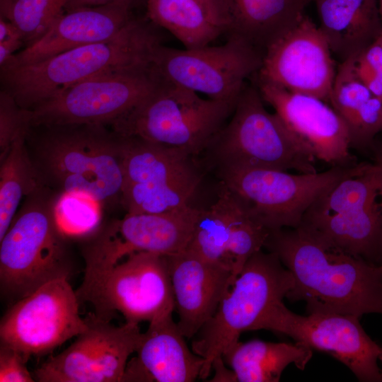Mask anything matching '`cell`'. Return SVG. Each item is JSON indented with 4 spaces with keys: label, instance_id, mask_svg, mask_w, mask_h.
I'll use <instances>...</instances> for the list:
<instances>
[{
    "label": "cell",
    "instance_id": "cell-37",
    "mask_svg": "<svg viewBox=\"0 0 382 382\" xmlns=\"http://www.w3.org/2000/svg\"><path fill=\"white\" fill-rule=\"evenodd\" d=\"M214 375L210 381L214 382H236L232 369L225 363L222 357L216 358L212 364V372Z\"/></svg>",
    "mask_w": 382,
    "mask_h": 382
},
{
    "label": "cell",
    "instance_id": "cell-23",
    "mask_svg": "<svg viewBox=\"0 0 382 382\" xmlns=\"http://www.w3.org/2000/svg\"><path fill=\"white\" fill-rule=\"evenodd\" d=\"M356 257L382 262V200L369 207L330 215H305L301 224Z\"/></svg>",
    "mask_w": 382,
    "mask_h": 382
},
{
    "label": "cell",
    "instance_id": "cell-26",
    "mask_svg": "<svg viewBox=\"0 0 382 382\" xmlns=\"http://www.w3.org/2000/svg\"><path fill=\"white\" fill-rule=\"evenodd\" d=\"M122 137L123 186L167 183L199 174L191 156L180 150L136 137Z\"/></svg>",
    "mask_w": 382,
    "mask_h": 382
},
{
    "label": "cell",
    "instance_id": "cell-38",
    "mask_svg": "<svg viewBox=\"0 0 382 382\" xmlns=\"http://www.w3.org/2000/svg\"><path fill=\"white\" fill-rule=\"evenodd\" d=\"M382 83V46L376 41L361 52Z\"/></svg>",
    "mask_w": 382,
    "mask_h": 382
},
{
    "label": "cell",
    "instance_id": "cell-10",
    "mask_svg": "<svg viewBox=\"0 0 382 382\" xmlns=\"http://www.w3.org/2000/svg\"><path fill=\"white\" fill-rule=\"evenodd\" d=\"M161 81L150 65L96 76L28 110L30 126H109L153 92Z\"/></svg>",
    "mask_w": 382,
    "mask_h": 382
},
{
    "label": "cell",
    "instance_id": "cell-46",
    "mask_svg": "<svg viewBox=\"0 0 382 382\" xmlns=\"http://www.w3.org/2000/svg\"><path fill=\"white\" fill-rule=\"evenodd\" d=\"M380 267H381V270H382V262H381V265H380Z\"/></svg>",
    "mask_w": 382,
    "mask_h": 382
},
{
    "label": "cell",
    "instance_id": "cell-31",
    "mask_svg": "<svg viewBox=\"0 0 382 382\" xmlns=\"http://www.w3.org/2000/svg\"><path fill=\"white\" fill-rule=\"evenodd\" d=\"M102 207L98 201L84 194H57L53 206L56 225L66 240H88L102 226Z\"/></svg>",
    "mask_w": 382,
    "mask_h": 382
},
{
    "label": "cell",
    "instance_id": "cell-25",
    "mask_svg": "<svg viewBox=\"0 0 382 382\" xmlns=\"http://www.w3.org/2000/svg\"><path fill=\"white\" fill-rule=\"evenodd\" d=\"M313 354L311 349L296 342L260 340L237 341L222 357L233 371L236 382H278L291 364L303 370Z\"/></svg>",
    "mask_w": 382,
    "mask_h": 382
},
{
    "label": "cell",
    "instance_id": "cell-35",
    "mask_svg": "<svg viewBox=\"0 0 382 382\" xmlns=\"http://www.w3.org/2000/svg\"><path fill=\"white\" fill-rule=\"evenodd\" d=\"M27 361L16 350L0 345V381L33 382L35 378L26 366Z\"/></svg>",
    "mask_w": 382,
    "mask_h": 382
},
{
    "label": "cell",
    "instance_id": "cell-9",
    "mask_svg": "<svg viewBox=\"0 0 382 382\" xmlns=\"http://www.w3.org/2000/svg\"><path fill=\"white\" fill-rule=\"evenodd\" d=\"M264 103L256 84L246 83L230 121L210 144L219 165L317 173L316 159L289 135L275 114L266 110Z\"/></svg>",
    "mask_w": 382,
    "mask_h": 382
},
{
    "label": "cell",
    "instance_id": "cell-22",
    "mask_svg": "<svg viewBox=\"0 0 382 382\" xmlns=\"http://www.w3.org/2000/svg\"><path fill=\"white\" fill-rule=\"evenodd\" d=\"M200 212L189 204L160 214L127 213L117 220V236L130 253L175 255L187 248Z\"/></svg>",
    "mask_w": 382,
    "mask_h": 382
},
{
    "label": "cell",
    "instance_id": "cell-7",
    "mask_svg": "<svg viewBox=\"0 0 382 382\" xmlns=\"http://www.w3.org/2000/svg\"><path fill=\"white\" fill-rule=\"evenodd\" d=\"M293 277L273 253H255L245 263L214 315L192 342L204 359L199 378L212 373L214 360L239 340L242 332L255 330L258 322L292 288Z\"/></svg>",
    "mask_w": 382,
    "mask_h": 382
},
{
    "label": "cell",
    "instance_id": "cell-13",
    "mask_svg": "<svg viewBox=\"0 0 382 382\" xmlns=\"http://www.w3.org/2000/svg\"><path fill=\"white\" fill-rule=\"evenodd\" d=\"M353 315L335 312L296 314L283 301L274 304L256 326L286 335L296 342L325 352L345 365L359 381L382 382L378 366L381 346L366 334Z\"/></svg>",
    "mask_w": 382,
    "mask_h": 382
},
{
    "label": "cell",
    "instance_id": "cell-12",
    "mask_svg": "<svg viewBox=\"0 0 382 382\" xmlns=\"http://www.w3.org/2000/svg\"><path fill=\"white\" fill-rule=\"evenodd\" d=\"M80 302L67 278L52 280L14 302L0 321V345L28 361L50 353L87 328Z\"/></svg>",
    "mask_w": 382,
    "mask_h": 382
},
{
    "label": "cell",
    "instance_id": "cell-45",
    "mask_svg": "<svg viewBox=\"0 0 382 382\" xmlns=\"http://www.w3.org/2000/svg\"><path fill=\"white\" fill-rule=\"evenodd\" d=\"M377 42L382 46V35L380 37V38L377 40Z\"/></svg>",
    "mask_w": 382,
    "mask_h": 382
},
{
    "label": "cell",
    "instance_id": "cell-15",
    "mask_svg": "<svg viewBox=\"0 0 382 382\" xmlns=\"http://www.w3.org/2000/svg\"><path fill=\"white\" fill-rule=\"evenodd\" d=\"M336 71L325 36L318 25L304 15L267 48L260 68L251 78L330 104Z\"/></svg>",
    "mask_w": 382,
    "mask_h": 382
},
{
    "label": "cell",
    "instance_id": "cell-24",
    "mask_svg": "<svg viewBox=\"0 0 382 382\" xmlns=\"http://www.w3.org/2000/svg\"><path fill=\"white\" fill-rule=\"evenodd\" d=\"M354 57L337 66L330 105L347 126L351 148L373 151L382 132V100L357 77Z\"/></svg>",
    "mask_w": 382,
    "mask_h": 382
},
{
    "label": "cell",
    "instance_id": "cell-42",
    "mask_svg": "<svg viewBox=\"0 0 382 382\" xmlns=\"http://www.w3.org/2000/svg\"><path fill=\"white\" fill-rule=\"evenodd\" d=\"M205 7L212 18L220 23L222 27V22L220 13V9L217 0H198ZM224 28V27H223Z\"/></svg>",
    "mask_w": 382,
    "mask_h": 382
},
{
    "label": "cell",
    "instance_id": "cell-16",
    "mask_svg": "<svg viewBox=\"0 0 382 382\" xmlns=\"http://www.w3.org/2000/svg\"><path fill=\"white\" fill-rule=\"evenodd\" d=\"M289 135L316 160L331 166L357 163L347 125L329 103L252 78Z\"/></svg>",
    "mask_w": 382,
    "mask_h": 382
},
{
    "label": "cell",
    "instance_id": "cell-39",
    "mask_svg": "<svg viewBox=\"0 0 382 382\" xmlns=\"http://www.w3.org/2000/svg\"><path fill=\"white\" fill-rule=\"evenodd\" d=\"M23 44L21 36H16L0 42V66L6 63Z\"/></svg>",
    "mask_w": 382,
    "mask_h": 382
},
{
    "label": "cell",
    "instance_id": "cell-40",
    "mask_svg": "<svg viewBox=\"0 0 382 382\" xmlns=\"http://www.w3.org/2000/svg\"><path fill=\"white\" fill-rule=\"evenodd\" d=\"M16 36L22 37L21 33L19 31V30L11 22L1 17L0 18V42L16 37Z\"/></svg>",
    "mask_w": 382,
    "mask_h": 382
},
{
    "label": "cell",
    "instance_id": "cell-5",
    "mask_svg": "<svg viewBox=\"0 0 382 382\" xmlns=\"http://www.w3.org/2000/svg\"><path fill=\"white\" fill-rule=\"evenodd\" d=\"M236 103L203 98L161 80L153 92L109 126L120 136L176 149L192 156L210 146Z\"/></svg>",
    "mask_w": 382,
    "mask_h": 382
},
{
    "label": "cell",
    "instance_id": "cell-20",
    "mask_svg": "<svg viewBox=\"0 0 382 382\" xmlns=\"http://www.w3.org/2000/svg\"><path fill=\"white\" fill-rule=\"evenodd\" d=\"M224 34L240 38L264 54L294 28L313 0H217Z\"/></svg>",
    "mask_w": 382,
    "mask_h": 382
},
{
    "label": "cell",
    "instance_id": "cell-29",
    "mask_svg": "<svg viewBox=\"0 0 382 382\" xmlns=\"http://www.w3.org/2000/svg\"><path fill=\"white\" fill-rule=\"evenodd\" d=\"M243 209L238 199L222 185L216 202L208 209H201L187 249L205 260L230 267L226 259L227 247L233 227Z\"/></svg>",
    "mask_w": 382,
    "mask_h": 382
},
{
    "label": "cell",
    "instance_id": "cell-41",
    "mask_svg": "<svg viewBox=\"0 0 382 382\" xmlns=\"http://www.w3.org/2000/svg\"><path fill=\"white\" fill-rule=\"evenodd\" d=\"M116 0H67L65 11L76 8L105 5Z\"/></svg>",
    "mask_w": 382,
    "mask_h": 382
},
{
    "label": "cell",
    "instance_id": "cell-1",
    "mask_svg": "<svg viewBox=\"0 0 382 382\" xmlns=\"http://www.w3.org/2000/svg\"><path fill=\"white\" fill-rule=\"evenodd\" d=\"M291 272L290 301H303L307 312L382 314L380 265L352 256L300 224L270 231L264 246Z\"/></svg>",
    "mask_w": 382,
    "mask_h": 382
},
{
    "label": "cell",
    "instance_id": "cell-2",
    "mask_svg": "<svg viewBox=\"0 0 382 382\" xmlns=\"http://www.w3.org/2000/svg\"><path fill=\"white\" fill-rule=\"evenodd\" d=\"M30 156L46 187L86 195L102 206L120 202L123 137L105 125L30 127Z\"/></svg>",
    "mask_w": 382,
    "mask_h": 382
},
{
    "label": "cell",
    "instance_id": "cell-19",
    "mask_svg": "<svg viewBox=\"0 0 382 382\" xmlns=\"http://www.w3.org/2000/svg\"><path fill=\"white\" fill-rule=\"evenodd\" d=\"M173 315L149 323L126 366L124 381L192 382L199 378L204 358L186 342Z\"/></svg>",
    "mask_w": 382,
    "mask_h": 382
},
{
    "label": "cell",
    "instance_id": "cell-30",
    "mask_svg": "<svg viewBox=\"0 0 382 382\" xmlns=\"http://www.w3.org/2000/svg\"><path fill=\"white\" fill-rule=\"evenodd\" d=\"M200 175L161 184L123 186L121 204L130 214H160L189 205Z\"/></svg>",
    "mask_w": 382,
    "mask_h": 382
},
{
    "label": "cell",
    "instance_id": "cell-4",
    "mask_svg": "<svg viewBox=\"0 0 382 382\" xmlns=\"http://www.w3.org/2000/svg\"><path fill=\"white\" fill-rule=\"evenodd\" d=\"M52 192L45 187L26 197L0 239L1 294L13 303L71 272L68 240L53 214L58 193Z\"/></svg>",
    "mask_w": 382,
    "mask_h": 382
},
{
    "label": "cell",
    "instance_id": "cell-17",
    "mask_svg": "<svg viewBox=\"0 0 382 382\" xmlns=\"http://www.w3.org/2000/svg\"><path fill=\"white\" fill-rule=\"evenodd\" d=\"M137 0H116L65 11L40 39L15 53L0 66L35 63L77 47L109 40L134 18Z\"/></svg>",
    "mask_w": 382,
    "mask_h": 382
},
{
    "label": "cell",
    "instance_id": "cell-11",
    "mask_svg": "<svg viewBox=\"0 0 382 382\" xmlns=\"http://www.w3.org/2000/svg\"><path fill=\"white\" fill-rule=\"evenodd\" d=\"M263 54L232 36L225 44L179 50L162 45L154 50L150 67L161 79L209 98L236 101L248 79L255 74Z\"/></svg>",
    "mask_w": 382,
    "mask_h": 382
},
{
    "label": "cell",
    "instance_id": "cell-32",
    "mask_svg": "<svg viewBox=\"0 0 382 382\" xmlns=\"http://www.w3.org/2000/svg\"><path fill=\"white\" fill-rule=\"evenodd\" d=\"M67 0H0L1 17L21 32L26 47L40 39L65 11Z\"/></svg>",
    "mask_w": 382,
    "mask_h": 382
},
{
    "label": "cell",
    "instance_id": "cell-34",
    "mask_svg": "<svg viewBox=\"0 0 382 382\" xmlns=\"http://www.w3.org/2000/svg\"><path fill=\"white\" fill-rule=\"evenodd\" d=\"M28 110L21 108L7 92H0V159L16 139L30 128Z\"/></svg>",
    "mask_w": 382,
    "mask_h": 382
},
{
    "label": "cell",
    "instance_id": "cell-18",
    "mask_svg": "<svg viewBox=\"0 0 382 382\" xmlns=\"http://www.w3.org/2000/svg\"><path fill=\"white\" fill-rule=\"evenodd\" d=\"M168 260L177 324L192 339L214 315L235 279L228 265L209 262L187 249Z\"/></svg>",
    "mask_w": 382,
    "mask_h": 382
},
{
    "label": "cell",
    "instance_id": "cell-3",
    "mask_svg": "<svg viewBox=\"0 0 382 382\" xmlns=\"http://www.w3.org/2000/svg\"><path fill=\"white\" fill-rule=\"evenodd\" d=\"M155 25L135 17L113 37L68 50L35 63L1 66V89L30 110L64 89L98 75L149 66L162 44Z\"/></svg>",
    "mask_w": 382,
    "mask_h": 382
},
{
    "label": "cell",
    "instance_id": "cell-6",
    "mask_svg": "<svg viewBox=\"0 0 382 382\" xmlns=\"http://www.w3.org/2000/svg\"><path fill=\"white\" fill-rule=\"evenodd\" d=\"M367 162L332 166L315 173L219 165L221 184L248 215L268 231L296 228L308 209L341 180L359 173Z\"/></svg>",
    "mask_w": 382,
    "mask_h": 382
},
{
    "label": "cell",
    "instance_id": "cell-28",
    "mask_svg": "<svg viewBox=\"0 0 382 382\" xmlns=\"http://www.w3.org/2000/svg\"><path fill=\"white\" fill-rule=\"evenodd\" d=\"M28 132L19 135L0 159V239L11 226L22 199L46 187L30 156Z\"/></svg>",
    "mask_w": 382,
    "mask_h": 382
},
{
    "label": "cell",
    "instance_id": "cell-43",
    "mask_svg": "<svg viewBox=\"0 0 382 382\" xmlns=\"http://www.w3.org/2000/svg\"><path fill=\"white\" fill-rule=\"evenodd\" d=\"M378 6H379V11H380L381 20H382V0H378Z\"/></svg>",
    "mask_w": 382,
    "mask_h": 382
},
{
    "label": "cell",
    "instance_id": "cell-33",
    "mask_svg": "<svg viewBox=\"0 0 382 382\" xmlns=\"http://www.w3.org/2000/svg\"><path fill=\"white\" fill-rule=\"evenodd\" d=\"M269 233L270 231L253 219L243 208L233 227L226 252L235 280L247 261L264 248Z\"/></svg>",
    "mask_w": 382,
    "mask_h": 382
},
{
    "label": "cell",
    "instance_id": "cell-27",
    "mask_svg": "<svg viewBox=\"0 0 382 382\" xmlns=\"http://www.w3.org/2000/svg\"><path fill=\"white\" fill-rule=\"evenodd\" d=\"M146 18L176 37L186 49L209 45L224 34L198 0H144Z\"/></svg>",
    "mask_w": 382,
    "mask_h": 382
},
{
    "label": "cell",
    "instance_id": "cell-21",
    "mask_svg": "<svg viewBox=\"0 0 382 382\" xmlns=\"http://www.w3.org/2000/svg\"><path fill=\"white\" fill-rule=\"evenodd\" d=\"M319 28L340 63L356 57L382 35L378 0H313Z\"/></svg>",
    "mask_w": 382,
    "mask_h": 382
},
{
    "label": "cell",
    "instance_id": "cell-14",
    "mask_svg": "<svg viewBox=\"0 0 382 382\" xmlns=\"http://www.w3.org/2000/svg\"><path fill=\"white\" fill-rule=\"evenodd\" d=\"M86 330L61 353L50 357L33 376L39 382H122L130 356L143 332L139 324L116 326L94 312L84 318Z\"/></svg>",
    "mask_w": 382,
    "mask_h": 382
},
{
    "label": "cell",
    "instance_id": "cell-8",
    "mask_svg": "<svg viewBox=\"0 0 382 382\" xmlns=\"http://www.w3.org/2000/svg\"><path fill=\"white\" fill-rule=\"evenodd\" d=\"M80 303H89L99 317L120 313L139 324L173 315L175 301L168 257L149 252L127 256L112 267L83 276L76 290Z\"/></svg>",
    "mask_w": 382,
    "mask_h": 382
},
{
    "label": "cell",
    "instance_id": "cell-44",
    "mask_svg": "<svg viewBox=\"0 0 382 382\" xmlns=\"http://www.w3.org/2000/svg\"><path fill=\"white\" fill-rule=\"evenodd\" d=\"M378 360H380V361L382 362V347H381V349H380V353H379V356H378Z\"/></svg>",
    "mask_w": 382,
    "mask_h": 382
},
{
    "label": "cell",
    "instance_id": "cell-36",
    "mask_svg": "<svg viewBox=\"0 0 382 382\" xmlns=\"http://www.w3.org/2000/svg\"><path fill=\"white\" fill-rule=\"evenodd\" d=\"M354 69L362 83L375 96L382 100V83L361 52L354 57Z\"/></svg>",
    "mask_w": 382,
    "mask_h": 382
}]
</instances>
